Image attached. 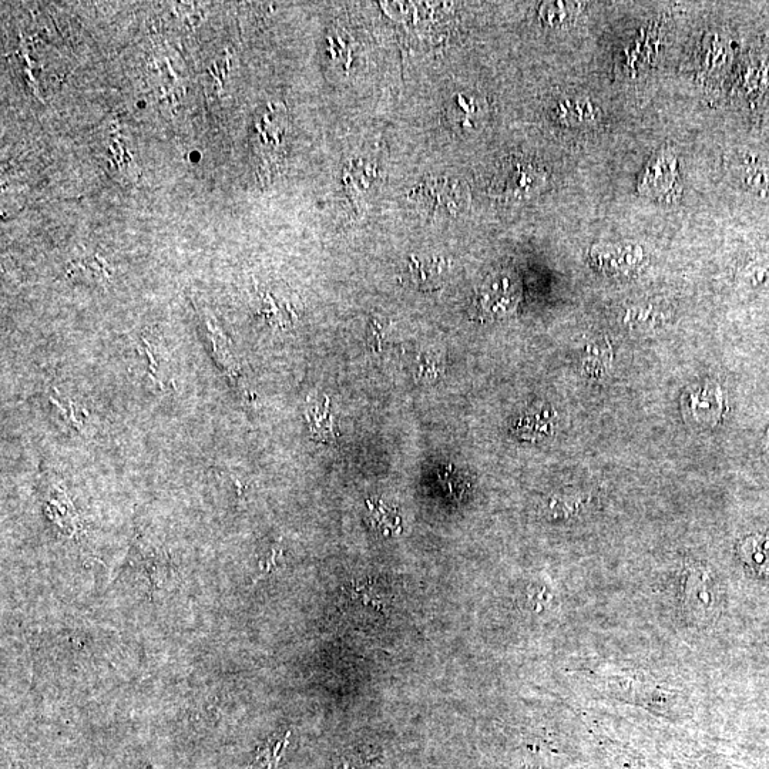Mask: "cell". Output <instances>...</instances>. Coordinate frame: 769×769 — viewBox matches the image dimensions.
<instances>
[{
  "instance_id": "cell-1",
  "label": "cell",
  "mask_w": 769,
  "mask_h": 769,
  "mask_svg": "<svg viewBox=\"0 0 769 769\" xmlns=\"http://www.w3.org/2000/svg\"><path fill=\"white\" fill-rule=\"evenodd\" d=\"M409 198L416 208L431 218H456L469 207V191L465 183L455 179H433L413 188Z\"/></svg>"
},
{
  "instance_id": "cell-2",
  "label": "cell",
  "mask_w": 769,
  "mask_h": 769,
  "mask_svg": "<svg viewBox=\"0 0 769 769\" xmlns=\"http://www.w3.org/2000/svg\"><path fill=\"white\" fill-rule=\"evenodd\" d=\"M724 411V396L717 382L691 386L681 398L685 421L700 426H715Z\"/></svg>"
},
{
  "instance_id": "cell-3",
  "label": "cell",
  "mask_w": 769,
  "mask_h": 769,
  "mask_svg": "<svg viewBox=\"0 0 769 769\" xmlns=\"http://www.w3.org/2000/svg\"><path fill=\"white\" fill-rule=\"evenodd\" d=\"M544 184V174L530 161L515 160L505 164L496 179L493 190L499 196L519 200L533 196Z\"/></svg>"
},
{
  "instance_id": "cell-4",
  "label": "cell",
  "mask_w": 769,
  "mask_h": 769,
  "mask_svg": "<svg viewBox=\"0 0 769 769\" xmlns=\"http://www.w3.org/2000/svg\"><path fill=\"white\" fill-rule=\"evenodd\" d=\"M285 113L280 107L268 104L267 112L264 113L260 122H255V136H257L258 150L261 153H268L267 169H270L272 157L277 156L281 150V137L285 130Z\"/></svg>"
},
{
  "instance_id": "cell-5",
  "label": "cell",
  "mask_w": 769,
  "mask_h": 769,
  "mask_svg": "<svg viewBox=\"0 0 769 769\" xmlns=\"http://www.w3.org/2000/svg\"><path fill=\"white\" fill-rule=\"evenodd\" d=\"M485 110L486 103L483 102L482 96L476 93L459 92L453 94L448 104V117L453 127L460 132H468L478 127Z\"/></svg>"
},
{
  "instance_id": "cell-6",
  "label": "cell",
  "mask_w": 769,
  "mask_h": 769,
  "mask_svg": "<svg viewBox=\"0 0 769 769\" xmlns=\"http://www.w3.org/2000/svg\"><path fill=\"white\" fill-rule=\"evenodd\" d=\"M445 261L436 257H413L406 264V280L419 290H433L441 285Z\"/></svg>"
},
{
  "instance_id": "cell-7",
  "label": "cell",
  "mask_w": 769,
  "mask_h": 769,
  "mask_svg": "<svg viewBox=\"0 0 769 769\" xmlns=\"http://www.w3.org/2000/svg\"><path fill=\"white\" fill-rule=\"evenodd\" d=\"M591 255L604 271L619 272L636 267L641 258V251L633 245L626 247V245L604 244L603 247L594 248Z\"/></svg>"
},
{
  "instance_id": "cell-8",
  "label": "cell",
  "mask_w": 769,
  "mask_h": 769,
  "mask_svg": "<svg viewBox=\"0 0 769 769\" xmlns=\"http://www.w3.org/2000/svg\"><path fill=\"white\" fill-rule=\"evenodd\" d=\"M741 556L755 573L769 577V536H754L745 540Z\"/></svg>"
},
{
  "instance_id": "cell-9",
  "label": "cell",
  "mask_w": 769,
  "mask_h": 769,
  "mask_svg": "<svg viewBox=\"0 0 769 769\" xmlns=\"http://www.w3.org/2000/svg\"><path fill=\"white\" fill-rule=\"evenodd\" d=\"M556 114L559 119H562L560 122L566 124H572L573 114H576L574 124L590 123L594 119V110L590 103L574 102V100L560 103Z\"/></svg>"
},
{
  "instance_id": "cell-10",
  "label": "cell",
  "mask_w": 769,
  "mask_h": 769,
  "mask_svg": "<svg viewBox=\"0 0 769 769\" xmlns=\"http://www.w3.org/2000/svg\"><path fill=\"white\" fill-rule=\"evenodd\" d=\"M544 6L546 8L542 10V19L547 25H563L573 16L574 8H572V5H567V3H547Z\"/></svg>"
},
{
  "instance_id": "cell-11",
  "label": "cell",
  "mask_w": 769,
  "mask_h": 769,
  "mask_svg": "<svg viewBox=\"0 0 769 769\" xmlns=\"http://www.w3.org/2000/svg\"><path fill=\"white\" fill-rule=\"evenodd\" d=\"M352 593H354L355 597L364 601L365 604H372L376 609H382V603L378 600V597H376L374 589H366L364 586H358L352 590Z\"/></svg>"
},
{
  "instance_id": "cell-12",
  "label": "cell",
  "mask_w": 769,
  "mask_h": 769,
  "mask_svg": "<svg viewBox=\"0 0 769 769\" xmlns=\"http://www.w3.org/2000/svg\"><path fill=\"white\" fill-rule=\"evenodd\" d=\"M768 441H769V429H768Z\"/></svg>"
}]
</instances>
